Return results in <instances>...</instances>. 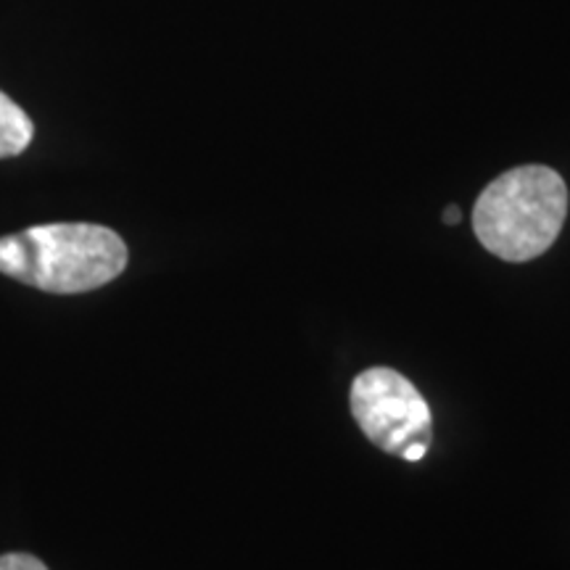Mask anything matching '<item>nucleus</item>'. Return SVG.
<instances>
[{"mask_svg": "<svg viewBox=\"0 0 570 570\" xmlns=\"http://www.w3.org/2000/svg\"><path fill=\"white\" fill-rule=\"evenodd\" d=\"M0 570H48V568L42 566V560L32 558V554L11 552V554H0Z\"/></svg>", "mask_w": 570, "mask_h": 570, "instance_id": "5", "label": "nucleus"}, {"mask_svg": "<svg viewBox=\"0 0 570 570\" xmlns=\"http://www.w3.org/2000/svg\"><path fill=\"white\" fill-rule=\"evenodd\" d=\"M428 454V446L425 444H420V441H415V444H410L407 449H404L402 452V458L407 460V462H420Z\"/></svg>", "mask_w": 570, "mask_h": 570, "instance_id": "6", "label": "nucleus"}, {"mask_svg": "<svg viewBox=\"0 0 570 570\" xmlns=\"http://www.w3.org/2000/svg\"><path fill=\"white\" fill-rule=\"evenodd\" d=\"M125 240L90 223L35 225L0 238V273L48 294H85L125 273Z\"/></svg>", "mask_w": 570, "mask_h": 570, "instance_id": "1", "label": "nucleus"}, {"mask_svg": "<svg viewBox=\"0 0 570 570\" xmlns=\"http://www.w3.org/2000/svg\"><path fill=\"white\" fill-rule=\"evenodd\" d=\"M460 219H462L460 206H446V209H444V223L446 225H460Z\"/></svg>", "mask_w": 570, "mask_h": 570, "instance_id": "7", "label": "nucleus"}, {"mask_svg": "<svg viewBox=\"0 0 570 570\" xmlns=\"http://www.w3.org/2000/svg\"><path fill=\"white\" fill-rule=\"evenodd\" d=\"M352 415L377 449L399 454L410 444L431 446V407L402 373L370 367L352 383Z\"/></svg>", "mask_w": 570, "mask_h": 570, "instance_id": "3", "label": "nucleus"}, {"mask_svg": "<svg viewBox=\"0 0 570 570\" xmlns=\"http://www.w3.org/2000/svg\"><path fill=\"white\" fill-rule=\"evenodd\" d=\"M32 135L30 114L0 90V159L19 156L32 142Z\"/></svg>", "mask_w": 570, "mask_h": 570, "instance_id": "4", "label": "nucleus"}, {"mask_svg": "<svg viewBox=\"0 0 570 570\" xmlns=\"http://www.w3.org/2000/svg\"><path fill=\"white\" fill-rule=\"evenodd\" d=\"M566 214V180L550 167L529 164L487 185L475 202L473 230L499 259L529 262L558 240Z\"/></svg>", "mask_w": 570, "mask_h": 570, "instance_id": "2", "label": "nucleus"}]
</instances>
